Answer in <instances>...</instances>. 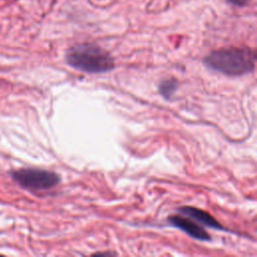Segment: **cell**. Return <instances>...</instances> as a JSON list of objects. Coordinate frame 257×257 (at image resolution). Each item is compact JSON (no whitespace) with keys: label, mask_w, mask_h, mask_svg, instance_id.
<instances>
[{"label":"cell","mask_w":257,"mask_h":257,"mask_svg":"<svg viewBox=\"0 0 257 257\" xmlns=\"http://www.w3.org/2000/svg\"><path fill=\"white\" fill-rule=\"evenodd\" d=\"M255 52L248 47H226L211 51L204 58L205 65L228 76H241L255 68Z\"/></svg>","instance_id":"1"},{"label":"cell","mask_w":257,"mask_h":257,"mask_svg":"<svg viewBox=\"0 0 257 257\" xmlns=\"http://www.w3.org/2000/svg\"><path fill=\"white\" fill-rule=\"evenodd\" d=\"M178 81L175 78H167L159 83V91L165 98H170L177 89Z\"/></svg>","instance_id":"6"},{"label":"cell","mask_w":257,"mask_h":257,"mask_svg":"<svg viewBox=\"0 0 257 257\" xmlns=\"http://www.w3.org/2000/svg\"><path fill=\"white\" fill-rule=\"evenodd\" d=\"M168 221L175 227L179 228L180 230L187 233L194 239L200 241H209L211 240V236L207 233V231L202 227L197 225L188 217L180 216V215H173L168 218Z\"/></svg>","instance_id":"4"},{"label":"cell","mask_w":257,"mask_h":257,"mask_svg":"<svg viewBox=\"0 0 257 257\" xmlns=\"http://www.w3.org/2000/svg\"><path fill=\"white\" fill-rule=\"evenodd\" d=\"M11 177L21 188L29 191L49 190L60 182L58 174L38 168H22L13 171Z\"/></svg>","instance_id":"3"},{"label":"cell","mask_w":257,"mask_h":257,"mask_svg":"<svg viewBox=\"0 0 257 257\" xmlns=\"http://www.w3.org/2000/svg\"><path fill=\"white\" fill-rule=\"evenodd\" d=\"M65 61L72 68L86 73H103L114 67V61L109 52L90 42L70 46L65 52Z\"/></svg>","instance_id":"2"},{"label":"cell","mask_w":257,"mask_h":257,"mask_svg":"<svg viewBox=\"0 0 257 257\" xmlns=\"http://www.w3.org/2000/svg\"><path fill=\"white\" fill-rule=\"evenodd\" d=\"M178 212H180L183 215L188 216L191 219L196 220L197 222L201 223L204 226H207L209 228L212 229H216V230H226L221 223H219L211 214H209L208 212L202 210V209H198L196 207H191V206H185V207H180L178 209Z\"/></svg>","instance_id":"5"},{"label":"cell","mask_w":257,"mask_h":257,"mask_svg":"<svg viewBox=\"0 0 257 257\" xmlns=\"http://www.w3.org/2000/svg\"><path fill=\"white\" fill-rule=\"evenodd\" d=\"M226 1L230 4H233V5H236L239 7L246 6L250 2V0H226Z\"/></svg>","instance_id":"7"}]
</instances>
